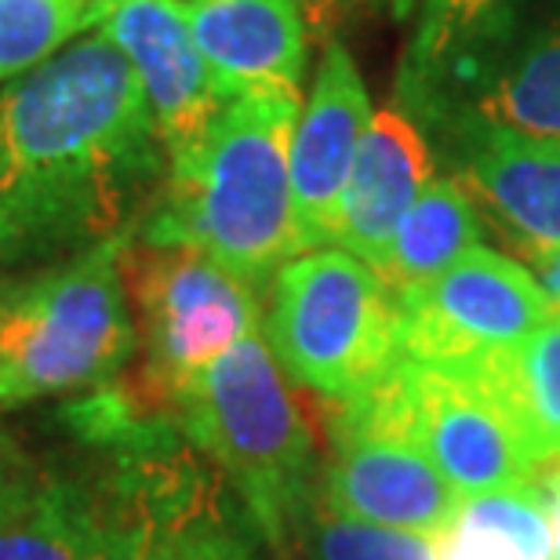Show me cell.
I'll return each mask as SVG.
<instances>
[{
  "instance_id": "d4e9b609",
  "label": "cell",
  "mask_w": 560,
  "mask_h": 560,
  "mask_svg": "<svg viewBox=\"0 0 560 560\" xmlns=\"http://www.w3.org/2000/svg\"><path fill=\"white\" fill-rule=\"evenodd\" d=\"M299 4L302 15H306V26H313L317 33H331L353 11H361L368 4H383V0H299Z\"/></svg>"
},
{
  "instance_id": "83f0119b",
  "label": "cell",
  "mask_w": 560,
  "mask_h": 560,
  "mask_svg": "<svg viewBox=\"0 0 560 560\" xmlns=\"http://www.w3.org/2000/svg\"><path fill=\"white\" fill-rule=\"evenodd\" d=\"M178 4H186V0H178Z\"/></svg>"
},
{
  "instance_id": "7a4b0ae2",
  "label": "cell",
  "mask_w": 560,
  "mask_h": 560,
  "mask_svg": "<svg viewBox=\"0 0 560 560\" xmlns=\"http://www.w3.org/2000/svg\"><path fill=\"white\" fill-rule=\"evenodd\" d=\"M295 92L230 98L186 153L167 156L164 186L142 222L145 244H186L259 291L302 255L291 208Z\"/></svg>"
},
{
  "instance_id": "7402d4cb",
  "label": "cell",
  "mask_w": 560,
  "mask_h": 560,
  "mask_svg": "<svg viewBox=\"0 0 560 560\" xmlns=\"http://www.w3.org/2000/svg\"><path fill=\"white\" fill-rule=\"evenodd\" d=\"M291 535H299L306 560H436L433 539L342 517L324 495L310 502Z\"/></svg>"
},
{
  "instance_id": "603a6c76",
  "label": "cell",
  "mask_w": 560,
  "mask_h": 560,
  "mask_svg": "<svg viewBox=\"0 0 560 560\" xmlns=\"http://www.w3.org/2000/svg\"><path fill=\"white\" fill-rule=\"evenodd\" d=\"M436 560H535V557L513 535L458 517L455 528L436 542Z\"/></svg>"
},
{
  "instance_id": "3957f363",
  "label": "cell",
  "mask_w": 560,
  "mask_h": 560,
  "mask_svg": "<svg viewBox=\"0 0 560 560\" xmlns=\"http://www.w3.org/2000/svg\"><path fill=\"white\" fill-rule=\"evenodd\" d=\"M167 411L233 480L266 539L284 542L317 499V444L262 335L200 368Z\"/></svg>"
},
{
  "instance_id": "ac0fdd59",
  "label": "cell",
  "mask_w": 560,
  "mask_h": 560,
  "mask_svg": "<svg viewBox=\"0 0 560 560\" xmlns=\"http://www.w3.org/2000/svg\"><path fill=\"white\" fill-rule=\"evenodd\" d=\"M117 532L77 491L37 485L0 513V560H114Z\"/></svg>"
},
{
  "instance_id": "5bb4252c",
  "label": "cell",
  "mask_w": 560,
  "mask_h": 560,
  "mask_svg": "<svg viewBox=\"0 0 560 560\" xmlns=\"http://www.w3.org/2000/svg\"><path fill=\"white\" fill-rule=\"evenodd\" d=\"M430 183L433 156L419 125L394 106L378 109L357 145L350 178L335 208L331 244L375 266L397 222Z\"/></svg>"
},
{
  "instance_id": "277c9868",
  "label": "cell",
  "mask_w": 560,
  "mask_h": 560,
  "mask_svg": "<svg viewBox=\"0 0 560 560\" xmlns=\"http://www.w3.org/2000/svg\"><path fill=\"white\" fill-rule=\"evenodd\" d=\"M128 237L0 277V408L106 386L136 353L120 277Z\"/></svg>"
},
{
  "instance_id": "8fae6325",
  "label": "cell",
  "mask_w": 560,
  "mask_h": 560,
  "mask_svg": "<svg viewBox=\"0 0 560 560\" xmlns=\"http://www.w3.org/2000/svg\"><path fill=\"white\" fill-rule=\"evenodd\" d=\"M368 125H372V103H368L361 70L339 40H328L317 84L295 120L288 153L291 208H295L302 252L331 244L335 208Z\"/></svg>"
},
{
  "instance_id": "9a60e30c",
  "label": "cell",
  "mask_w": 560,
  "mask_h": 560,
  "mask_svg": "<svg viewBox=\"0 0 560 560\" xmlns=\"http://www.w3.org/2000/svg\"><path fill=\"white\" fill-rule=\"evenodd\" d=\"M469 88L474 125L560 139V0L532 15L521 8Z\"/></svg>"
},
{
  "instance_id": "9c48e42d",
  "label": "cell",
  "mask_w": 560,
  "mask_h": 560,
  "mask_svg": "<svg viewBox=\"0 0 560 560\" xmlns=\"http://www.w3.org/2000/svg\"><path fill=\"white\" fill-rule=\"evenodd\" d=\"M324 502L342 517L441 542L466 499L411 441L335 405Z\"/></svg>"
},
{
  "instance_id": "7c38bea8",
  "label": "cell",
  "mask_w": 560,
  "mask_h": 560,
  "mask_svg": "<svg viewBox=\"0 0 560 560\" xmlns=\"http://www.w3.org/2000/svg\"><path fill=\"white\" fill-rule=\"evenodd\" d=\"M183 15L222 103L252 92H295L306 77L299 0H186Z\"/></svg>"
},
{
  "instance_id": "44dd1931",
  "label": "cell",
  "mask_w": 560,
  "mask_h": 560,
  "mask_svg": "<svg viewBox=\"0 0 560 560\" xmlns=\"http://www.w3.org/2000/svg\"><path fill=\"white\" fill-rule=\"evenodd\" d=\"M98 26V0H0V81L30 73Z\"/></svg>"
},
{
  "instance_id": "484cf974",
  "label": "cell",
  "mask_w": 560,
  "mask_h": 560,
  "mask_svg": "<svg viewBox=\"0 0 560 560\" xmlns=\"http://www.w3.org/2000/svg\"><path fill=\"white\" fill-rule=\"evenodd\" d=\"M532 266H535V273H539L535 280H539V288L546 291V299H550L553 310L560 313V248L539 255V259H532Z\"/></svg>"
},
{
  "instance_id": "ffe728a7",
  "label": "cell",
  "mask_w": 560,
  "mask_h": 560,
  "mask_svg": "<svg viewBox=\"0 0 560 560\" xmlns=\"http://www.w3.org/2000/svg\"><path fill=\"white\" fill-rule=\"evenodd\" d=\"M114 560H255L222 517L197 495L145 502L136 517L114 524Z\"/></svg>"
},
{
  "instance_id": "ba28073f",
  "label": "cell",
  "mask_w": 560,
  "mask_h": 560,
  "mask_svg": "<svg viewBox=\"0 0 560 560\" xmlns=\"http://www.w3.org/2000/svg\"><path fill=\"white\" fill-rule=\"evenodd\" d=\"M397 299V353L444 372H477L517 350L553 317L532 270L474 244L425 284Z\"/></svg>"
},
{
  "instance_id": "30bf717a",
  "label": "cell",
  "mask_w": 560,
  "mask_h": 560,
  "mask_svg": "<svg viewBox=\"0 0 560 560\" xmlns=\"http://www.w3.org/2000/svg\"><path fill=\"white\" fill-rule=\"evenodd\" d=\"M98 33L125 51L167 156L186 153L226 103L219 98L178 0H98Z\"/></svg>"
},
{
  "instance_id": "2e32d148",
  "label": "cell",
  "mask_w": 560,
  "mask_h": 560,
  "mask_svg": "<svg viewBox=\"0 0 560 560\" xmlns=\"http://www.w3.org/2000/svg\"><path fill=\"white\" fill-rule=\"evenodd\" d=\"M524 4L528 0H422L397 81L408 114L441 117L452 84H474Z\"/></svg>"
},
{
  "instance_id": "5b68a950",
  "label": "cell",
  "mask_w": 560,
  "mask_h": 560,
  "mask_svg": "<svg viewBox=\"0 0 560 560\" xmlns=\"http://www.w3.org/2000/svg\"><path fill=\"white\" fill-rule=\"evenodd\" d=\"M266 346L288 378L346 405L397 364V299L350 252H302L273 273Z\"/></svg>"
},
{
  "instance_id": "e0dca14e",
  "label": "cell",
  "mask_w": 560,
  "mask_h": 560,
  "mask_svg": "<svg viewBox=\"0 0 560 560\" xmlns=\"http://www.w3.org/2000/svg\"><path fill=\"white\" fill-rule=\"evenodd\" d=\"M480 241V222L474 197L466 194L458 178H433L422 197L397 222L386 252L378 255L372 270L394 295L425 284L444 273L458 255Z\"/></svg>"
},
{
  "instance_id": "8992f818",
  "label": "cell",
  "mask_w": 560,
  "mask_h": 560,
  "mask_svg": "<svg viewBox=\"0 0 560 560\" xmlns=\"http://www.w3.org/2000/svg\"><path fill=\"white\" fill-rule=\"evenodd\" d=\"M339 408L411 441L463 499L528 488L539 469V455L506 400L477 375L397 357L372 389Z\"/></svg>"
},
{
  "instance_id": "cb8c5ba5",
  "label": "cell",
  "mask_w": 560,
  "mask_h": 560,
  "mask_svg": "<svg viewBox=\"0 0 560 560\" xmlns=\"http://www.w3.org/2000/svg\"><path fill=\"white\" fill-rule=\"evenodd\" d=\"M532 488H535V495L542 499L546 517H550V539H553L550 560H560V455L546 458V463L535 469Z\"/></svg>"
},
{
  "instance_id": "4fadbf2b",
  "label": "cell",
  "mask_w": 560,
  "mask_h": 560,
  "mask_svg": "<svg viewBox=\"0 0 560 560\" xmlns=\"http://www.w3.org/2000/svg\"><path fill=\"white\" fill-rule=\"evenodd\" d=\"M458 183L506 226L528 259L560 248V139L463 120Z\"/></svg>"
},
{
  "instance_id": "52a82bcc",
  "label": "cell",
  "mask_w": 560,
  "mask_h": 560,
  "mask_svg": "<svg viewBox=\"0 0 560 560\" xmlns=\"http://www.w3.org/2000/svg\"><path fill=\"white\" fill-rule=\"evenodd\" d=\"M120 277L145 350L139 383L156 408L172 405L178 389L233 342L259 331L255 288L186 244H131L128 237Z\"/></svg>"
},
{
  "instance_id": "d6986e66",
  "label": "cell",
  "mask_w": 560,
  "mask_h": 560,
  "mask_svg": "<svg viewBox=\"0 0 560 560\" xmlns=\"http://www.w3.org/2000/svg\"><path fill=\"white\" fill-rule=\"evenodd\" d=\"M458 375L485 378L506 400L539 455V466L560 455V313L539 324L517 350L495 357L477 372Z\"/></svg>"
},
{
  "instance_id": "6da1fadb",
  "label": "cell",
  "mask_w": 560,
  "mask_h": 560,
  "mask_svg": "<svg viewBox=\"0 0 560 560\" xmlns=\"http://www.w3.org/2000/svg\"><path fill=\"white\" fill-rule=\"evenodd\" d=\"M167 153L125 51L103 33L0 92V273L128 237Z\"/></svg>"
},
{
  "instance_id": "4316f807",
  "label": "cell",
  "mask_w": 560,
  "mask_h": 560,
  "mask_svg": "<svg viewBox=\"0 0 560 560\" xmlns=\"http://www.w3.org/2000/svg\"><path fill=\"white\" fill-rule=\"evenodd\" d=\"M33 488H37L33 480H26L22 474H15V469H4V466H0V513H4L8 506H15V502L26 499Z\"/></svg>"
}]
</instances>
